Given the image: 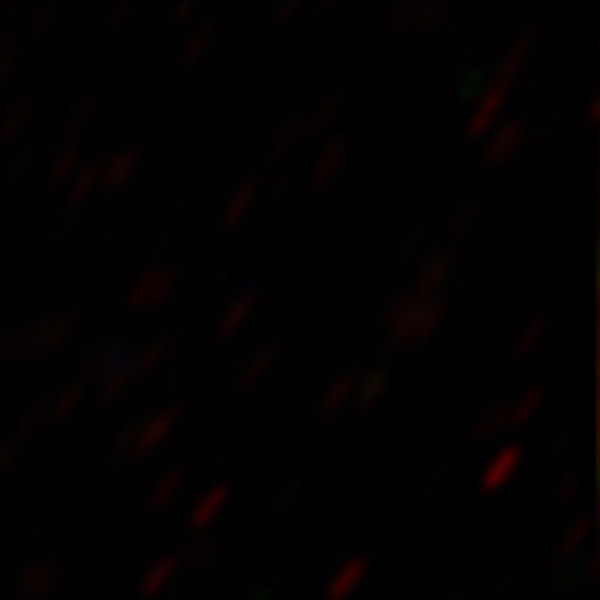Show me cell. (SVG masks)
<instances>
[{"instance_id":"1","label":"cell","mask_w":600,"mask_h":600,"mask_svg":"<svg viewBox=\"0 0 600 600\" xmlns=\"http://www.w3.org/2000/svg\"><path fill=\"white\" fill-rule=\"evenodd\" d=\"M445 297H425V292L401 289L386 309V339L391 347L421 344L445 324Z\"/></svg>"},{"instance_id":"2","label":"cell","mask_w":600,"mask_h":600,"mask_svg":"<svg viewBox=\"0 0 600 600\" xmlns=\"http://www.w3.org/2000/svg\"><path fill=\"white\" fill-rule=\"evenodd\" d=\"M74 324H79V312L63 309V312H51V316L32 320V324H24L20 332L0 336V363L12 359V355H32V351H44V347H59L74 332Z\"/></svg>"},{"instance_id":"3","label":"cell","mask_w":600,"mask_h":600,"mask_svg":"<svg viewBox=\"0 0 600 600\" xmlns=\"http://www.w3.org/2000/svg\"><path fill=\"white\" fill-rule=\"evenodd\" d=\"M183 418V401H164V406L148 409L136 421H129L118 436H113V453H153L156 445L168 441L176 425Z\"/></svg>"},{"instance_id":"4","label":"cell","mask_w":600,"mask_h":600,"mask_svg":"<svg viewBox=\"0 0 600 600\" xmlns=\"http://www.w3.org/2000/svg\"><path fill=\"white\" fill-rule=\"evenodd\" d=\"M453 265H456L453 242L433 245V250H429V254L418 262V273H413V285H409V289H413V292H425V297H441L445 281L453 277Z\"/></svg>"},{"instance_id":"5","label":"cell","mask_w":600,"mask_h":600,"mask_svg":"<svg viewBox=\"0 0 600 600\" xmlns=\"http://www.w3.org/2000/svg\"><path fill=\"white\" fill-rule=\"evenodd\" d=\"M176 277H180V273H176L172 265H156V269H145L125 289V304H133V309H148V304H156V300H164L168 292L176 289Z\"/></svg>"},{"instance_id":"6","label":"cell","mask_w":600,"mask_h":600,"mask_svg":"<svg viewBox=\"0 0 600 600\" xmlns=\"http://www.w3.org/2000/svg\"><path fill=\"white\" fill-rule=\"evenodd\" d=\"M445 16H448V0H398V4L386 12V27H391V32H401V27H429Z\"/></svg>"},{"instance_id":"7","label":"cell","mask_w":600,"mask_h":600,"mask_svg":"<svg viewBox=\"0 0 600 600\" xmlns=\"http://www.w3.org/2000/svg\"><path fill=\"white\" fill-rule=\"evenodd\" d=\"M545 394H550V386L538 379V382H527V386H523L511 401H500V429L527 425V421L538 413V406L545 401Z\"/></svg>"},{"instance_id":"8","label":"cell","mask_w":600,"mask_h":600,"mask_svg":"<svg viewBox=\"0 0 600 600\" xmlns=\"http://www.w3.org/2000/svg\"><path fill=\"white\" fill-rule=\"evenodd\" d=\"M527 133H530V121L527 118H507L500 121V125L491 129L488 145H483V160H507V156H515L518 148L527 145Z\"/></svg>"},{"instance_id":"9","label":"cell","mask_w":600,"mask_h":600,"mask_svg":"<svg viewBox=\"0 0 600 600\" xmlns=\"http://www.w3.org/2000/svg\"><path fill=\"white\" fill-rule=\"evenodd\" d=\"M507 94H511V82H503V79H488V82H483L480 91H476L472 113H468V133H483V129L495 121V113L503 109Z\"/></svg>"},{"instance_id":"10","label":"cell","mask_w":600,"mask_h":600,"mask_svg":"<svg viewBox=\"0 0 600 600\" xmlns=\"http://www.w3.org/2000/svg\"><path fill=\"white\" fill-rule=\"evenodd\" d=\"M136 168H141V148L136 145L113 148V153L98 160V188L101 183H106V188H121V183H125Z\"/></svg>"},{"instance_id":"11","label":"cell","mask_w":600,"mask_h":600,"mask_svg":"<svg viewBox=\"0 0 600 600\" xmlns=\"http://www.w3.org/2000/svg\"><path fill=\"white\" fill-rule=\"evenodd\" d=\"M347 156H351V141H347V136H332V141H324L316 160H312V180H316L320 188L332 183L339 176V168L347 164Z\"/></svg>"},{"instance_id":"12","label":"cell","mask_w":600,"mask_h":600,"mask_svg":"<svg viewBox=\"0 0 600 600\" xmlns=\"http://www.w3.org/2000/svg\"><path fill=\"white\" fill-rule=\"evenodd\" d=\"M230 495H235V488H230L227 480H223V483H211L207 491H200V500L191 503V515H188L191 527H195V535H200L203 527H211V523H215L218 511L230 503Z\"/></svg>"},{"instance_id":"13","label":"cell","mask_w":600,"mask_h":600,"mask_svg":"<svg viewBox=\"0 0 600 600\" xmlns=\"http://www.w3.org/2000/svg\"><path fill=\"white\" fill-rule=\"evenodd\" d=\"M257 300H262V285H257V281L242 285V289L235 292V300H230L227 309L218 312V324H215L218 336H227V332H235V327L242 324V320L257 309Z\"/></svg>"},{"instance_id":"14","label":"cell","mask_w":600,"mask_h":600,"mask_svg":"<svg viewBox=\"0 0 600 600\" xmlns=\"http://www.w3.org/2000/svg\"><path fill=\"white\" fill-rule=\"evenodd\" d=\"M55 581H59V562H55V557H39V562H27L24 569H20L16 589L24 592V597H44V592H51Z\"/></svg>"},{"instance_id":"15","label":"cell","mask_w":600,"mask_h":600,"mask_svg":"<svg viewBox=\"0 0 600 600\" xmlns=\"http://www.w3.org/2000/svg\"><path fill=\"white\" fill-rule=\"evenodd\" d=\"M518 464H523V445H518V441H507V445L488 460V468L480 472V488L491 491V488H500V483H507L511 476H515Z\"/></svg>"},{"instance_id":"16","label":"cell","mask_w":600,"mask_h":600,"mask_svg":"<svg viewBox=\"0 0 600 600\" xmlns=\"http://www.w3.org/2000/svg\"><path fill=\"white\" fill-rule=\"evenodd\" d=\"M535 39H538V27L527 24V27H523V32H518V36L507 44V51L500 55V63H495V74H491V79H503V82L515 79L518 67L527 63V55H530V47H535Z\"/></svg>"},{"instance_id":"17","label":"cell","mask_w":600,"mask_h":600,"mask_svg":"<svg viewBox=\"0 0 600 600\" xmlns=\"http://www.w3.org/2000/svg\"><path fill=\"white\" fill-rule=\"evenodd\" d=\"M355 382H359V367H347V371H339L336 379L327 382V391L316 398V413H320V418H332L339 406H347V401L355 398Z\"/></svg>"},{"instance_id":"18","label":"cell","mask_w":600,"mask_h":600,"mask_svg":"<svg viewBox=\"0 0 600 600\" xmlns=\"http://www.w3.org/2000/svg\"><path fill=\"white\" fill-rule=\"evenodd\" d=\"M367 565H371V557L367 554H351L347 562H339V569L332 573V581H327V597L332 600L351 597V592L359 589V581L367 577Z\"/></svg>"},{"instance_id":"19","label":"cell","mask_w":600,"mask_h":600,"mask_svg":"<svg viewBox=\"0 0 600 600\" xmlns=\"http://www.w3.org/2000/svg\"><path fill=\"white\" fill-rule=\"evenodd\" d=\"M257 188H262V180H257V176H245V180L238 183L235 191H230L227 200H223V211H218V223H223V227H235L238 218H242L245 211L254 207Z\"/></svg>"},{"instance_id":"20","label":"cell","mask_w":600,"mask_h":600,"mask_svg":"<svg viewBox=\"0 0 600 600\" xmlns=\"http://www.w3.org/2000/svg\"><path fill=\"white\" fill-rule=\"evenodd\" d=\"M176 339H180V332H164V336H156V339H148L141 351H133L129 355V367H133V379H141L145 371H153L156 363H160L164 355L172 351L176 347Z\"/></svg>"},{"instance_id":"21","label":"cell","mask_w":600,"mask_h":600,"mask_svg":"<svg viewBox=\"0 0 600 600\" xmlns=\"http://www.w3.org/2000/svg\"><path fill=\"white\" fill-rule=\"evenodd\" d=\"M133 355V344L129 339H106V344H98V347H91V355H86V374H101V371H109V367H118L121 359H129Z\"/></svg>"},{"instance_id":"22","label":"cell","mask_w":600,"mask_h":600,"mask_svg":"<svg viewBox=\"0 0 600 600\" xmlns=\"http://www.w3.org/2000/svg\"><path fill=\"white\" fill-rule=\"evenodd\" d=\"M589 527H592V515H589V511H577V515H573L569 523H565L562 538H557V545H554V562H565V557L577 554V545L585 542Z\"/></svg>"},{"instance_id":"23","label":"cell","mask_w":600,"mask_h":600,"mask_svg":"<svg viewBox=\"0 0 600 600\" xmlns=\"http://www.w3.org/2000/svg\"><path fill=\"white\" fill-rule=\"evenodd\" d=\"M281 351H285L281 339H269V344H265L262 351H254V355H250V359L242 363V371H238V382H242V386H254V382L262 379V374L269 371V367L277 363V359H281Z\"/></svg>"},{"instance_id":"24","label":"cell","mask_w":600,"mask_h":600,"mask_svg":"<svg viewBox=\"0 0 600 600\" xmlns=\"http://www.w3.org/2000/svg\"><path fill=\"white\" fill-rule=\"evenodd\" d=\"M386 391H391V367L386 363L371 367V371H359V382H355V401H359V406H371V401L382 398Z\"/></svg>"},{"instance_id":"25","label":"cell","mask_w":600,"mask_h":600,"mask_svg":"<svg viewBox=\"0 0 600 600\" xmlns=\"http://www.w3.org/2000/svg\"><path fill=\"white\" fill-rule=\"evenodd\" d=\"M215 24H195L183 32V44H180V63H200L203 55L211 51V44H215Z\"/></svg>"},{"instance_id":"26","label":"cell","mask_w":600,"mask_h":600,"mask_svg":"<svg viewBox=\"0 0 600 600\" xmlns=\"http://www.w3.org/2000/svg\"><path fill=\"white\" fill-rule=\"evenodd\" d=\"M176 569H180V554H160L148 562V569L141 573V592H160L176 577Z\"/></svg>"},{"instance_id":"27","label":"cell","mask_w":600,"mask_h":600,"mask_svg":"<svg viewBox=\"0 0 600 600\" xmlns=\"http://www.w3.org/2000/svg\"><path fill=\"white\" fill-rule=\"evenodd\" d=\"M183 480H188V468H183V464H172V468H164V472L156 476L153 491H148V507H164V503L172 500L176 491L183 488Z\"/></svg>"},{"instance_id":"28","label":"cell","mask_w":600,"mask_h":600,"mask_svg":"<svg viewBox=\"0 0 600 600\" xmlns=\"http://www.w3.org/2000/svg\"><path fill=\"white\" fill-rule=\"evenodd\" d=\"M133 367H129V359H121L118 367H109V371L98 374V401H113L125 386H133Z\"/></svg>"},{"instance_id":"29","label":"cell","mask_w":600,"mask_h":600,"mask_svg":"<svg viewBox=\"0 0 600 600\" xmlns=\"http://www.w3.org/2000/svg\"><path fill=\"white\" fill-rule=\"evenodd\" d=\"M94 188H98V160H82L79 172L67 180V203H71V207H79V203L86 200Z\"/></svg>"},{"instance_id":"30","label":"cell","mask_w":600,"mask_h":600,"mask_svg":"<svg viewBox=\"0 0 600 600\" xmlns=\"http://www.w3.org/2000/svg\"><path fill=\"white\" fill-rule=\"evenodd\" d=\"M79 164H82V148H79V141H63V145L55 148V156H51V180L55 183H67L74 172H79Z\"/></svg>"},{"instance_id":"31","label":"cell","mask_w":600,"mask_h":600,"mask_svg":"<svg viewBox=\"0 0 600 600\" xmlns=\"http://www.w3.org/2000/svg\"><path fill=\"white\" fill-rule=\"evenodd\" d=\"M82 394H86V379L63 382V386H59V391L47 398V413H51V418H67V413H71V409L82 401Z\"/></svg>"},{"instance_id":"32","label":"cell","mask_w":600,"mask_h":600,"mask_svg":"<svg viewBox=\"0 0 600 600\" xmlns=\"http://www.w3.org/2000/svg\"><path fill=\"white\" fill-rule=\"evenodd\" d=\"M339 106H344V91H327L324 98L316 101V106L309 109V113H300V125H309V129H324L327 121L336 118Z\"/></svg>"},{"instance_id":"33","label":"cell","mask_w":600,"mask_h":600,"mask_svg":"<svg viewBox=\"0 0 600 600\" xmlns=\"http://www.w3.org/2000/svg\"><path fill=\"white\" fill-rule=\"evenodd\" d=\"M27 118H32V98L20 94V98H12L9 106L0 109V136L20 133V125H27Z\"/></svg>"},{"instance_id":"34","label":"cell","mask_w":600,"mask_h":600,"mask_svg":"<svg viewBox=\"0 0 600 600\" xmlns=\"http://www.w3.org/2000/svg\"><path fill=\"white\" fill-rule=\"evenodd\" d=\"M550 332V316L545 312H530L527 324L518 327V336H515V351H530V347L538 344V339Z\"/></svg>"},{"instance_id":"35","label":"cell","mask_w":600,"mask_h":600,"mask_svg":"<svg viewBox=\"0 0 600 600\" xmlns=\"http://www.w3.org/2000/svg\"><path fill=\"white\" fill-rule=\"evenodd\" d=\"M300 113H292V118H285L281 125H277V133H273V141H269V156H281L285 148L292 145V141H297V133H300Z\"/></svg>"},{"instance_id":"36","label":"cell","mask_w":600,"mask_h":600,"mask_svg":"<svg viewBox=\"0 0 600 600\" xmlns=\"http://www.w3.org/2000/svg\"><path fill=\"white\" fill-rule=\"evenodd\" d=\"M215 554H218V542H215V538L195 535V538L188 542V550L180 554V562H200V565H203V562H211Z\"/></svg>"},{"instance_id":"37","label":"cell","mask_w":600,"mask_h":600,"mask_svg":"<svg viewBox=\"0 0 600 600\" xmlns=\"http://www.w3.org/2000/svg\"><path fill=\"white\" fill-rule=\"evenodd\" d=\"M55 16H59V4L55 0H47V4H39V9H32L27 12V32H47V27L55 24Z\"/></svg>"},{"instance_id":"38","label":"cell","mask_w":600,"mask_h":600,"mask_svg":"<svg viewBox=\"0 0 600 600\" xmlns=\"http://www.w3.org/2000/svg\"><path fill=\"white\" fill-rule=\"evenodd\" d=\"M16 59H20V36L4 27V32H0V74L12 71V63H16Z\"/></svg>"},{"instance_id":"39","label":"cell","mask_w":600,"mask_h":600,"mask_svg":"<svg viewBox=\"0 0 600 600\" xmlns=\"http://www.w3.org/2000/svg\"><path fill=\"white\" fill-rule=\"evenodd\" d=\"M20 445H24V433H9V436H0V476H4V472H9V468H12V464H16Z\"/></svg>"},{"instance_id":"40","label":"cell","mask_w":600,"mask_h":600,"mask_svg":"<svg viewBox=\"0 0 600 600\" xmlns=\"http://www.w3.org/2000/svg\"><path fill=\"white\" fill-rule=\"evenodd\" d=\"M476 215H480V203L464 200L460 207L453 211V218H448V230H453V235H460V230H468V223H472Z\"/></svg>"},{"instance_id":"41","label":"cell","mask_w":600,"mask_h":600,"mask_svg":"<svg viewBox=\"0 0 600 600\" xmlns=\"http://www.w3.org/2000/svg\"><path fill=\"white\" fill-rule=\"evenodd\" d=\"M577 488H581V468H565L554 483V495L557 500H569V495H577Z\"/></svg>"},{"instance_id":"42","label":"cell","mask_w":600,"mask_h":600,"mask_svg":"<svg viewBox=\"0 0 600 600\" xmlns=\"http://www.w3.org/2000/svg\"><path fill=\"white\" fill-rule=\"evenodd\" d=\"M94 106H98V94L86 91V94L79 98V106L71 109V118H67V125H71V129H82V121H86V118L94 113Z\"/></svg>"},{"instance_id":"43","label":"cell","mask_w":600,"mask_h":600,"mask_svg":"<svg viewBox=\"0 0 600 600\" xmlns=\"http://www.w3.org/2000/svg\"><path fill=\"white\" fill-rule=\"evenodd\" d=\"M597 569H600V557L592 554V550H585V554L573 562V581H589Z\"/></svg>"},{"instance_id":"44","label":"cell","mask_w":600,"mask_h":600,"mask_svg":"<svg viewBox=\"0 0 600 600\" xmlns=\"http://www.w3.org/2000/svg\"><path fill=\"white\" fill-rule=\"evenodd\" d=\"M129 12H133V4H118V9H113V12L106 16V32H118V27L129 20Z\"/></svg>"},{"instance_id":"45","label":"cell","mask_w":600,"mask_h":600,"mask_svg":"<svg viewBox=\"0 0 600 600\" xmlns=\"http://www.w3.org/2000/svg\"><path fill=\"white\" fill-rule=\"evenodd\" d=\"M297 12H300V0H277V4H273V16H277V20L297 16Z\"/></svg>"},{"instance_id":"46","label":"cell","mask_w":600,"mask_h":600,"mask_svg":"<svg viewBox=\"0 0 600 600\" xmlns=\"http://www.w3.org/2000/svg\"><path fill=\"white\" fill-rule=\"evenodd\" d=\"M297 491H300V483H297V480L285 483V488L277 491V503H281V507H285V503H292V495H297Z\"/></svg>"},{"instance_id":"47","label":"cell","mask_w":600,"mask_h":600,"mask_svg":"<svg viewBox=\"0 0 600 600\" xmlns=\"http://www.w3.org/2000/svg\"><path fill=\"white\" fill-rule=\"evenodd\" d=\"M597 113H600V94H589V101H585V118L597 121Z\"/></svg>"},{"instance_id":"48","label":"cell","mask_w":600,"mask_h":600,"mask_svg":"<svg viewBox=\"0 0 600 600\" xmlns=\"http://www.w3.org/2000/svg\"><path fill=\"white\" fill-rule=\"evenodd\" d=\"M27 160H32V153H20L16 160H12V168H9V176H12V180H16V176L24 172V168H27Z\"/></svg>"},{"instance_id":"49","label":"cell","mask_w":600,"mask_h":600,"mask_svg":"<svg viewBox=\"0 0 600 600\" xmlns=\"http://www.w3.org/2000/svg\"><path fill=\"white\" fill-rule=\"evenodd\" d=\"M195 9H200V0H180V4H176V16H191Z\"/></svg>"},{"instance_id":"50","label":"cell","mask_w":600,"mask_h":600,"mask_svg":"<svg viewBox=\"0 0 600 600\" xmlns=\"http://www.w3.org/2000/svg\"><path fill=\"white\" fill-rule=\"evenodd\" d=\"M569 441H573L569 429H557V433H554V448H565V445H569Z\"/></svg>"},{"instance_id":"51","label":"cell","mask_w":600,"mask_h":600,"mask_svg":"<svg viewBox=\"0 0 600 600\" xmlns=\"http://www.w3.org/2000/svg\"><path fill=\"white\" fill-rule=\"evenodd\" d=\"M273 592H277V585H262V589H257V592H254V597H250V600H269Z\"/></svg>"},{"instance_id":"52","label":"cell","mask_w":600,"mask_h":600,"mask_svg":"<svg viewBox=\"0 0 600 600\" xmlns=\"http://www.w3.org/2000/svg\"><path fill=\"white\" fill-rule=\"evenodd\" d=\"M445 600H468V592H448Z\"/></svg>"}]
</instances>
